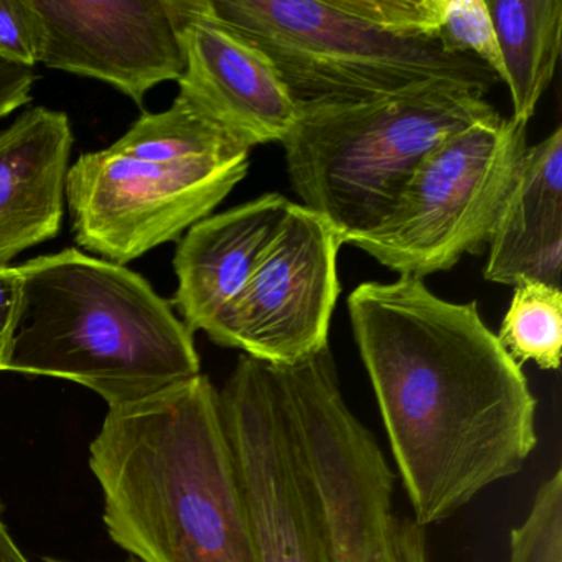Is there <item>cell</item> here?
I'll list each match as a JSON object with an SVG mask.
<instances>
[{"label": "cell", "instance_id": "1", "mask_svg": "<svg viewBox=\"0 0 562 562\" xmlns=\"http://www.w3.org/2000/svg\"><path fill=\"white\" fill-rule=\"evenodd\" d=\"M347 307L417 525L521 472L538 446V400L475 301L400 276L358 285Z\"/></svg>", "mask_w": 562, "mask_h": 562}, {"label": "cell", "instance_id": "2", "mask_svg": "<svg viewBox=\"0 0 562 562\" xmlns=\"http://www.w3.org/2000/svg\"><path fill=\"white\" fill-rule=\"evenodd\" d=\"M110 538L139 562H258L218 387L206 374L111 407L90 443Z\"/></svg>", "mask_w": 562, "mask_h": 562}, {"label": "cell", "instance_id": "3", "mask_svg": "<svg viewBox=\"0 0 562 562\" xmlns=\"http://www.w3.org/2000/svg\"><path fill=\"white\" fill-rule=\"evenodd\" d=\"M18 268L22 301L8 371L74 381L110 409L202 374L192 331L126 266L68 248Z\"/></svg>", "mask_w": 562, "mask_h": 562}, {"label": "cell", "instance_id": "4", "mask_svg": "<svg viewBox=\"0 0 562 562\" xmlns=\"http://www.w3.org/2000/svg\"><path fill=\"white\" fill-rule=\"evenodd\" d=\"M498 114L485 93L450 81L299 106L281 143L285 169L301 205L327 220L341 245H350L386 218L436 147Z\"/></svg>", "mask_w": 562, "mask_h": 562}, {"label": "cell", "instance_id": "5", "mask_svg": "<svg viewBox=\"0 0 562 562\" xmlns=\"http://www.w3.org/2000/svg\"><path fill=\"white\" fill-rule=\"evenodd\" d=\"M213 14L271 60L297 106L387 97L430 81L488 94L498 78L439 42L404 38L363 0H209Z\"/></svg>", "mask_w": 562, "mask_h": 562}, {"label": "cell", "instance_id": "6", "mask_svg": "<svg viewBox=\"0 0 562 562\" xmlns=\"http://www.w3.org/2000/svg\"><path fill=\"white\" fill-rule=\"evenodd\" d=\"M528 124L498 114L453 134L417 167L386 218L350 245L424 279L488 246L528 150Z\"/></svg>", "mask_w": 562, "mask_h": 562}, {"label": "cell", "instance_id": "7", "mask_svg": "<svg viewBox=\"0 0 562 562\" xmlns=\"http://www.w3.org/2000/svg\"><path fill=\"white\" fill-rule=\"evenodd\" d=\"M249 154L172 164L83 154L65 187L75 241L121 266L180 241L246 179Z\"/></svg>", "mask_w": 562, "mask_h": 562}, {"label": "cell", "instance_id": "8", "mask_svg": "<svg viewBox=\"0 0 562 562\" xmlns=\"http://www.w3.org/2000/svg\"><path fill=\"white\" fill-rule=\"evenodd\" d=\"M218 393L258 562H330L324 519L274 364L241 355Z\"/></svg>", "mask_w": 562, "mask_h": 562}, {"label": "cell", "instance_id": "9", "mask_svg": "<svg viewBox=\"0 0 562 562\" xmlns=\"http://www.w3.org/2000/svg\"><path fill=\"white\" fill-rule=\"evenodd\" d=\"M341 246L327 220L291 203L210 340L271 364H294L327 348L341 292Z\"/></svg>", "mask_w": 562, "mask_h": 562}, {"label": "cell", "instance_id": "10", "mask_svg": "<svg viewBox=\"0 0 562 562\" xmlns=\"http://www.w3.org/2000/svg\"><path fill=\"white\" fill-rule=\"evenodd\" d=\"M37 64L103 81L137 106L179 81L183 55L167 0H27Z\"/></svg>", "mask_w": 562, "mask_h": 562}, {"label": "cell", "instance_id": "11", "mask_svg": "<svg viewBox=\"0 0 562 562\" xmlns=\"http://www.w3.org/2000/svg\"><path fill=\"white\" fill-rule=\"evenodd\" d=\"M167 2L186 64L177 98L246 149L281 144L299 106L271 60L220 21L209 0Z\"/></svg>", "mask_w": 562, "mask_h": 562}, {"label": "cell", "instance_id": "12", "mask_svg": "<svg viewBox=\"0 0 562 562\" xmlns=\"http://www.w3.org/2000/svg\"><path fill=\"white\" fill-rule=\"evenodd\" d=\"M291 200L265 193L193 225L177 246L172 307L192 334L210 335L255 272Z\"/></svg>", "mask_w": 562, "mask_h": 562}, {"label": "cell", "instance_id": "13", "mask_svg": "<svg viewBox=\"0 0 562 562\" xmlns=\"http://www.w3.org/2000/svg\"><path fill=\"white\" fill-rule=\"evenodd\" d=\"M71 147L70 117L50 108L0 131V268L60 233Z\"/></svg>", "mask_w": 562, "mask_h": 562}, {"label": "cell", "instance_id": "14", "mask_svg": "<svg viewBox=\"0 0 562 562\" xmlns=\"http://www.w3.org/2000/svg\"><path fill=\"white\" fill-rule=\"evenodd\" d=\"M485 281L536 279L561 288L562 127L529 146L486 246Z\"/></svg>", "mask_w": 562, "mask_h": 562}, {"label": "cell", "instance_id": "15", "mask_svg": "<svg viewBox=\"0 0 562 562\" xmlns=\"http://www.w3.org/2000/svg\"><path fill=\"white\" fill-rule=\"evenodd\" d=\"M498 38L512 117L528 124L558 68L562 0H485Z\"/></svg>", "mask_w": 562, "mask_h": 562}, {"label": "cell", "instance_id": "16", "mask_svg": "<svg viewBox=\"0 0 562 562\" xmlns=\"http://www.w3.org/2000/svg\"><path fill=\"white\" fill-rule=\"evenodd\" d=\"M108 150L116 156L157 164L251 153L180 98L164 113H144Z\"/></svg>", "mask_w": 562, "mask_h": 562}, {"label": "cell", "instance_id": "17", "mask_svg": "<svg viewBox=\"0 0 562 562\" xmlns=\"http://www.w3.org/2000/svg\"><path fill=\"white\" fill-rule=\"evenodd\" d=\"M496 337L519 367L535 363L541 370H559L562 357V289L536 279L516 282Z\"/></svg>", "mask_w": 562, "mask_h": 562}, {"label": "cell", "instance_id": "18", "mask_svg": "<svg viewBox=\"0 0 562 562\" xmlns=\"http://www.w3.org/2000/svg\"><path fill=\"white\" fill-rule=\"evenodd\" d=\"M508 562H562V470L536 490L528 515L509 532Z\"/></svg>", "mask_w": 562, "mask_h": 562}, {"label": "cell", "instance_id": "19", "mask_svg": "<svg viewBox=\"0 0 562 562\" xmlns=\"http://www.w3.org/2000/svg\"><path fill=\"white\" fill-rule=\"evenodd\" d=\"M437 42L450 55H470L506 83L498 38L485 0H442Z\"/></svg>", "mask_w": 562, "mask_h": 562}, {"label": "cell", "instance_id": "20", "mask_svg": "<svg viewBox=\"0 0 562 562\" xmlns=\"http://www.w3.org/2000/svg\"><path fill=\"white\" fill-rule=\"evenodd\" d=\"M331 562H427L426 528L397 515L331 555Z\"/></svg>", "mask_w": 562, "mask_h": 562}, {"label": "cell", "instance_id": "21", "mask_svg": "<svg viewBox=\"0 0 562 562\" xmlns=\"http://www.w3.org/2000/svg\"><path fill=\"white\" fill-rule=\"evenodd\" d=\"M0 61L37 67V32L27 0H0Z\"/></svg>", "mask_w": 562, "mask_h": 562}, {"label": "cell", "instance_id": "22", "mask_svg": "<svg viewBox=\"0 0 562 562\" xmlns=\"http://www.w3.org/2000/svg\"><path fill=\"white\" fill-rule=\"evenodd\" d=\"M21 301L22 276L18 266L0 268V373L8 371Z\"/></svg>", "mask_w": 562, "mask_h": 562}, {"label": "cell", "instance_id": "23", "mask_svg": "<svg viewBox=\"0 0 562 562\" xmlns=\"http://www.w3.org/2000/svg\"><path fill=\"white\" fill-rule=\"evenodd\" d=\"M35 80L34 68L0 61V120L31 103Z\"/></svg>", "mask_w": 562, "mask_h": 562}, {"label": "cell", "instance_id": "24", "mask_svg": "<svg viewBox=\"0 0 562 562\" xmlns=\"http://www.w3.org/2000/svg\"><path fill=\"white\" fill-rule=\"evenodd\" d=\"M0 562H31L12 539L4 521V506L0 503Z\"/></svg>", "mask_w": 562, "mask_h": 562}, {"label": "cell", "instance_id": "25", "mask_svg": "<svg viewBox=\"0 0 562 562\" xmlns=\"http://www.w3.org/2000/svg\"><path fill=\"white\" fill-rule=\"evenodd\" d=\"M45 562H71V561H65V559H58V558H44Z\"/></svg>", "mask_w": 562, "mask_h": 562}]
</instances>
